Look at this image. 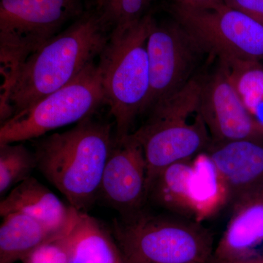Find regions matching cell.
I'll return each instance as SVG.
<instances>
[{
	"instance_id": "obj_23",
	"label": "cell",
	"mask_w": 263,
	"mask_h": 263,
	"mask_svg": "<svg viewBox=\"0 0 263 263\" xmlns=\"http://www.w3.org/2000/svg\"><path fill=\"white\" fill-rule=\"evenodd\" d=\"M224 4L263 23V0H224Z\"/></svg>"
},
{
	"instance_id": "obj_21",
	"label": "cell",
	"mask_w": 263,
	"mask_h": 263,
	"mask_svg": "<svg viewBox=\"0 0 263 263\" xmlns=\"http://www.w3.org/2000/svg\"><path fill=\"white\" fill-rule=\"evenodd\" d=\"M150 0H103L107 22L114 28L127 27L143 18Z\"/></svg>"
},
{
	"instance_id": "obj_20",
	"label": "cell",
	"mask_w": 263,
	"mask_h": 263,
	"mask_svg": "<svg viewBox=\"0 0 263 263\" xmlns=\"http://www.w3.org/2000/svg\"><path fill=\"white\" fill-rule=\"evenodd\" d=\"M37 168L34 152L23 144L0 145V195L30 177Z\"/></svg>"
},
{
	"instance_id": "obj_16",
	"label": "cell",
	"mask_w": 263,
	"mask_h": 263,
	"mask_svg": "<svg viewBox=\"0 0 263 263\" xmlns=\"http://www.w3.org/2000/svg\"><path fill=\"white\" fill-rule=\"evenodd\" d=\"M190 198L194 219L202 222L229 204L226 184L210 157L204 152L193 160Z\"/></svg>"
},
{
	"instance_id": "obj_24",
	"label": "cell",
	"mask_w": 263,
	"mask_h": 263,
	"mask_svg": "<svg viewBox=\"0 0 263 263\" xmlns=\"http://www.w3.org/2000/svg\"><path fill=\"white\" fill-rule=\"evenodd\" d=\"M175 4L195 8V9H208L215 8L224 4V0H174Z\"/></svg>"
},
{
	"instance_id": "obj_15",
	"label": "cell",
	"mask_w": 263,
	"mask_h": 263,
	"mask_svg": "<svg viewBox=\"0 0 263 263\" xmlns=\"http://www.w3.org/2000/svg\"><path fill=\"white\" fill-rule=\"evenodd\" d=\"M68 240L67 263H124L113 235L87 213L81 212Z\"/></svg>"
},
{
	"instance_id": "obj_2",
	"label": "cell",
	"mask_w": 263,
	"mask_h": 263,
	"mask_svg": "<svg viewBox=\"0 0 263 263\" xmlns=\"http://www.w3.org/2000/svg\"><path fill=\"white\" fill-rule=\"evenodd\" d=\"M106 23L103 14H85L29 57L10 94L12 117L68 84L95 63L108 43Z\"/></svg>"
},
{
	"instance_id": "obj_6",
	"label": "cell",
	"mask_w": 263,
	"mask_h": 263,
	"mask_svg": "<svg viewBox=\"0 0 263 263\" xmlns=\"http://www.w3.org/2000/svg\"><path fill=\"white\" fill-rule=\"evenodd\" d=\"M79 0H0L2 105L9 101L19 71L79 12Z\"/></svg>"
},
{
	"instance_id": "obj_25",
	"label": "cell",
	"mask_w": 263,
	"mask_h": 263,
	"mask_svg": "<svg viewBox=\"0 0 263 263\" xmlns=\"http://www.w3.org/2000/svg\"><path fill=\"white\" fill-rule=\"evenodd\" d=\"M210 263H263V253H257L241 260L230 262H210Z\"/></svg>"
},
{
	"instance_id": "obj_7",
	"label": "cell",
	"mask_w": 263,
	"mask_h": 263,
	"mask_svg": "<svg viewBox=\"0 0 263 263\" xmlns=\"http://www.w3.org/2000/svg\"><path fill=\"white\" fill-rule=\"evenodd\" d=\"M105 103L101 72L93 63L68 84L10 118L0 128V145L18 143L91 117Z\"/></svg>"
},
{
	"instance_id": "obj_12",
	"label": "cell",
	"mask_w": 263,
	"mask_h": 263,
	"mask_svg": "<svg viewBox=\"0 0 263 263\" xmlns=\"http://www.w3.org/2000/svg\"><path fill=\"white\" fill-rule=\"evenodd\" d=\"M207 155L226 184L230 205L263 189V145L251 140L213 142Z\"/></svg>"
},
{
	"instance_id": "obj_13",
	"label": "cell",
	"mask_w": 263,
	"mask_h": 263,
	"mask_svg": "<svg viewBox=\"0 0 263 263\" xmlns=\"http://www.w3.org/2000/svg\"><path fill=\"white\" fill-rule=\"evenodd\" d=\"M231 211L210 262L248 258L257 254L256 248L263 243V189L240 197L232 204Z\"/></svg>"
},
{
	"instance_id": "obj_14",
	"label": "cell",
	"mask_w": 263,
	"mask_h": 263,
	"mask_svg": "<svg viewBox=\"0 0 263 263\" xmlns=\"http://www.w3.org/2000/svg\"><path fill=\"white\" fill-rule=\"evenodd\" d=\"M15 212L36 219L56 235L68 233L81 214L32 176L12 189L0 202L2 217Z\"/></svg>"
},
{
	"instance_id": "obj_8",
	"label": "cell",
	"mask_w": 263,
	"mask_h": 263,
	"mask_svg": "<svg viewBox=\"0 0 263 263\" xmlns=\"http://www.w3.org/2000/svg\"><path fill=\"white\" fill-rule=\"evenodd\" d=\"M175 19L209 54L226 65L263 60V23L224 4L195 9L174 4Z\"/></svg>"
},
{
	"instance_id": "obj_10",
	"label": "cell",
	"mask_w": 263,
	"mask_h": 263,
	"mask_svg": "<svg viewBox=\"0 0 263 263\" xmlns=\"http://www.w3.org/2000/svg\"><path fill=\"white\" fill-rule=\"evenodd\" d=\"M199 112L213 142L251 140L262 143L263 126L249 113L224 62L219 61L214 72L204 75Z\"/></svg>"
},
{
	"instance_id": "obj_22",
	"label": "cell",
	"mask_w": 263,
	"mask_h": 263,
	"mask_svg": "<svg viewBox=\"0 0 263 263\" xmlns=\"http://www.w3.org/2000/svg\"><path fill=\"white\" fill-rule=\"evenodd\" d=\"M70 232V231H69ZM68 232V233H69ZM68 233L44 242L26 256L23 263H67L70 255Z\"/></svg>"
},
{
	"instance_id": "obj_4",
	"label": "cell",
	"mask_w": 263,
	"mask_h": 263,
	"mask_svg": "<svg viewBox=\"0 0 263 263\" xmlns=\"http://www.w3.org/2000/svg\"><path fill=\"white\" fill-rule=\"evenodd\" d=\"M203 76L197 73L183 89L156 105L146 122L132 133L144 151L147 193L161 171L176 162L193 160L212 143L199 112Z\"/></svg>"
},
{
	"instance_id": "obj_19",
	"label": "cell",
	"mask_w": 263,
	"mask_h": 263,
	"mask_svg": "<svg viewBox=\"0 0 263 263\" xmlns=\"http://www.w3.org/2000/svg\"><path fill=\"white\" fill-rule=\"evenodd\" d=\"M226 65L235 89L249 113L263 126V67L260 62H238Z\"/></svg>"
},
{
	"instance_id": "obj_11",
	"label": "cell",
	"mask_w": 263,
	"mask_h": 263,
	"mask_svg": "<svg viewBox=\"0 0 263 263\" xmlns=\"http://www.w3.org/2000/svg\"><path fill=\"white\" fill-rule=\"evenodd\" d=\"M98 199L122 217L141 212L148 200L146 157L141 143L132 133L114 139L104 168Z\"/></svg>"
},
{
	"instance_id": "obj_1",
	"label": "cell",
	"mask_w": 263,
	"mask_h": 263,
	"mask_svg": "<svg viewBox=\"0 0 263 263\" xmlns=\"http://www.w3.org/2000/svg\"><path fill=\"white\" fill-rule=\"evenodd\" d=\"M114 139L110 124L87 118L69 130L37 142L34 152L37 168L70 206L87 213L98 200Z\"/></svg>"
},
{
	"instance_id": "obj_9",
	"label": "cell",
	"mask_w": 263,
	"mask_h": 263,
	"mask_svg": "<svg viewBox=\"0 0 263 263\" xmlns=\"http://www.w3.org/2000/svg\"><path fill=\"white\" fill-rule=\"evenodd\" d=\"M146 47L150 88L143 114L183 89L197 75L202 58L208 53L176 19L163 24L154 19Z\"/></svg>"
},
{
	"instance_id": "obj_5",
	"label": "cell",
	"mask_w": 263,
	"mask_h": 263,
	"mask_svg": "<svg viewBox=\"0 0 263 263\" xmlns=\"http://www.w3.org/2000/svg\"><path fill=\"white\" fill-rule=\"evenodd\" d=\"M153 17L114 28L99 59L105 103L115 121V138L130 134L137 117L143 114L149 94L147 39Z\"/></svg>"
},
{
	"instance_id": "obj_17",
	"label": "cell",
	"mask_w": 263,
	"mask_h": 263,
	"mask_svg": "<svg viewBox=\"0 0 263 263\" xmlns=\"http://www.w3.org/2000/svg\"><path fill=\"white\" fill-rule=\"evenodd\" d=\"M193 160L176 162L161 171L148 189V200L171 214L194 219L190 198Z\"/></svg>"
},
{
	"instance_id": "obj_3",
	"label": "cell",
	"mask_w": 263,
	"mask_h": 263,
	"mask_svg": "<svg viewBox=\"0 0 263 263\" xmlns=\"http://www.w3.org/2000/svg\"><path fill=\"white\" fill-rule=\"evenodd\" d=\"M112 235L124 263H209L215 247L201 222L144 209L116 220Z\"/></svg>"
},
{
	"instance_id": "obj_18",
	"label": "cell",
	"mask_w": 263,
	"mask_h": 263,
	"mask_svg": "<svg viewBox=\"0 0 263 263\" xmlns=\"http://www.w3.org/2000/svg\"><path fill=\"white\" fill-rule=\"evenodd\" d=\"M58 235L26 214H7L0 226V263L22 260L34 249Z\"/></svg>"
}]
</instances>
